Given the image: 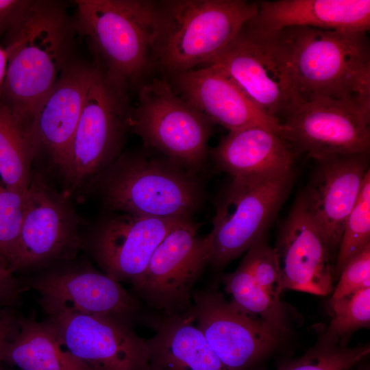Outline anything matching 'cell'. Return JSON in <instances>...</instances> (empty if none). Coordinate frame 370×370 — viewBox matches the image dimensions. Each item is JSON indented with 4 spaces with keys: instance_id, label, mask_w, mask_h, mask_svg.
Returning a JSON list of instances; mask_svg holds the SVG:
<instances>
[{
    "instance_id": "1",
    "label": "cell",
    "mask_w": 370,
    "mask_h": 370,
    "mask_svg": "<svg viewBox=\"0 0 370 370\" xmlns=\"http://www.w3.org/2000/svg\"><path fill=\"white\" fill-rule=\"evenodd\" d=\"M367 33L293 26L257 38L282 67L299 100L328 97L370 109Z\"/></svg>"
},
{
    "instance_id": "2",
    "label": "cell",
    "mask_w": 370,
    "mask_h": 370,
    "mask_svg": "<svg viewBox=\"0 0 370 370\" xmlns=\"http://www.w3.org/2000/svg\"><path fill=\"white\" fill-rule=\"evenodd\" d=\"M76 33L63 3L34 1L5 34L8 59L0 103L27 132L37 108L73 60Z\"/></svg>"
},
{
    "instance_id": "3",
    "label": "cell",
    "mask_w": 370,
    "mask_h": 370,
    "mask_svg": "<svg viewBox=\"0 0 370 370\" xmlns=\"http://www.w3.org/2000/svg\"><path fill=\"white\" fill-rule=\"evenodd\" d=\"M245 0H169L158 3L153 58L177 75L207 64L258 12Z\"/></svg>"
},
{
    "instance_id": "4",
    "label": "cell",
    "mask_w": 370,
    "mask_h": 370,
    "mask_svg": "<svg viewBox=\"0 0 370 370\" xmlns=\"http://www.w3.org/2000/svg\"><path fill=\"white\" fill-rule=\"evenodd\" d=\"M195 173L166 156L121 153L96 180L103 202L116 212L188 219L204 198Z\"/></svg>"
},
{
    "instance_id": "5",
    "label": "cell",
    "mask_w": 370,
    "mask_h": 370,
    "mask_svg": "<svg viewBox=\"0 0 370 370\" xmlns=\"http://www.w3.org/2000/svg\"><path fill=\"white\" fill-rule=\"evenodd\" d=\"M77 33L86 36L99 64L127 89L140 82L153 58L158 3L147 0H77Z\"/></svg>"
},
{
    "instance_id": "6",
    "label": "cell",
    "mask_w": 370,
    "mask_h": 370,
    "mask_svg": "<svg viewBox=\"0 0 370 370\" xmlns=\"http://www.w3.org/2000/svg\"><path fill=\"white\" fill-rule=\"evenodd\" d=\"M127 88L94 64L67 160L61 172L73 190L96 179L121 153L130 129Z\"/></svg>"
},
{
    "instance_id": "7",
    "label": "cell",
    "mask_w": 370,
    "mask_h": 370,
    "mask_svg": "<svg viewBox=\"0 0 370 370\" xmlns=\"http://www.w3.org/2000/svg\"><path fill=\"white\" fill-rule=\"evenodd\" d=\"M291 180L292 173L232 177L218 201L212 228L204 237L208 264L220 269L264 236Z\"/></svg>"
},
{
    "instance_id": "8",
    "label": "cell",
    "mask_w": 370,
    "mask_h": 370,
    "mask_svg": "<svg viewBox=\"0 0 370 370\" xmlns=\"http://www.w3.org/2000/svg\"><path fill=\"white\" fill-rule=\"evenodd\" d=\"M213 123L164 79L143 85L129 127L145 146L196 172L204 164Z\"/></svg>"
},
{
    "instance_id": "9",
    "label": "cell",
    "mask_w": 370,
    "mask_h": 370,
    "mask_svg": "<svg viewBox=\"0 0 370 370\" xmlns=\"http://www.w3.org/2000/svg\"><path fill=\"white\" fill-rule=\"evenodd\" d=\"M81 221L67 195L33 173L20 236L9 271H36L73 260L85 246Z\"/></svg>"
},
{
    "instance_id": "10",
    "label": "cell",
    "mask_w": 370,
    "mask_h": 370,
    "mask_svg": "<svg viewBox=\"0 0 370 370\" xmlns=\"http://www.w3.org/2000/svg\"><path fill=\"white\" fill-rule=\"evenodd\" d=\"M199 226L190 218L177 223L131 284L134 295L162 317L192 311L194 287L208 261L204 237L198 235Z\"/></svg>"
},
{
    "instance_id": "11",
    "label": "cell",
    "mask_w": 370,
    "mask_h": 370,
    "mask_svg": "<svg viewBox=\"0 0 370 370\" xmlns=\"http://www.w3.org/2000/svg\"><path fill=\"white\" fill-rule=\"evenodd\" d=\"M69 262L42 269L22 280L26 290L39 294L41 307L64 306L80 312L112 317L131 326L139 320L153 325L157 318L146 316L142 301L121 282L89 264Z\"/></svg>"
},
{
    "instance_id": "12",
    "label": "cell",
    "mask_w": 370,
    "mask_h": 370,
    "mask_svg": "<svg viewBox=\"0 0 370 370\" xmlns=\"http://www.w3.org/2000/svg\"><path fill=\"white\" fill-rule=\"evenodd\" d=\"M42 308L62 345L92 370H147L146 340L131 325L64 306Z\"/></svg>"
},
{
    "instance_id": "13",
    "label": "cell",
    "mask_w": 370,
    "mask_h": 370,
    "mask_svg": "<svg viewBox=\"0 0 370 370\" xmlns=\"http://www.w3.org/2000/svg\"><path fill=\"white\" fill-rule=\"evenodd\" d=\"M370 109L356 103L319 97L299 100L284 116L282 138L317 161L369 153Z\"/></svg>"
},
{
    "instance_id": "14",
    "label": "cell",
    "mask_w": 370,
    "mask_h": 370,
    "mask_svg": "<svg viewBox=\"0 0 370 370\" xmlns=\"http://www.w3.org/2000/svg\"><path fill=\"white\" fill-rule=\"evenodd\" d=\"M192 314L225 370H249L283 338L215 290H194Z\"/></svg>"
},
{
    "instance_id": "15",
    "label": "cell",
    "mask_w": 370,
    "mask_h": 370,
    "mask_svg": "<svg viewBox=\"0 0 370 370\" xmlns=\"http://www.w3.org/2000/svg\"><path fill=\"white\" fill-rule=\"evenodd\" d=\"M184 219L116 212L97 225L85 246L103 273L132 284L160 243Z\"/></svg>"
},
{
    "instance_id": "16",
    "label": "cell",
    "mask_w": 370,
    "mask_h": 370,
    "mask_svg": "<svg viewBox=\"0 0 370 370\" xmlns=\"http://www.w3.org/2000/svg\"><path fill=\"white\" fill-rule=\"evenodd\" d=\"M94 64L74 59L37 108L27 134L36 159L45 156L62 172L89 86Z\"/></svg>"
},
{
    "instance_id": "17",
    "label": "cell",
    "mask_w": 370,
    "mask_h": 370,
    "mask_svg": "<svg viewBox=\"0 0 370 370\" xmlns=\"http://www.w3.org/2000/svg\"><path fill=\"white\" fill-rule=\"evenodd\" d=\"M317 162L300 196L331 254L338 248L346 220L369 170L368 153L334 156Z\"/></svg>"
},
{
    "instance_id": "18",
    "label": "cell",
    "mask_w": 370,
    "mask_h": 370,
    "mask_svg": "<svg viewBox=\"0 0 370 370\" xmlns=\"http://www.w3.org/2000/svg\"><path fill=\"white\" fill-rule=\"evenodd\" d=\"M206 65L223 71L256 106L275 118L284 116L299 100L285 71L264 42L243 28Z\"/></svg>"
},
{
    "instance_id": "19",
    "label": "cell",
    "mask_w": 370,
    "mask_h": 370,
    "mask_svg": "<svg viewBox=\"0 0 370 370\" xmlns=\"http://www.w3.org/2000/svg\"><path fill=\"white\" fill-rule=\"evenodd\" d=\"M282 288L325 296L332 289L330 251L299 196L274 248Z\"/></svg>"
},
{
    "instance_id": "20",
    "label": "cell",
    "mask_w": 370,
    "mask_h": 370,
    "mask_svg": "<svg viewBox=\"0 0 370 370\" xmlns=\"http://www.w3.org/2000/svg\"><path fill=\"white\" fill-rule=\"evenodd\" d=\"M174 79L176 93L213 123L229 131L262 126L282 136L280 119L262 110L219 67L193 69L175 75Z\"/></svg>"
},
{
    "instance_id": "21",
    "label": "cell",
    "mask_w": 370,
    "mask_h": 370,
    "mask_svg": "<svg viewBox=\"0 0 370 370\" xmlns=\"http://www.w3.org/2000/svg\"><path fill=\"white\" fill-rule=\"evenodd\" d=\"M293 26L367 32L370 28V1H262L259 3L257 14L243 29L256 38H266Z\"/></svg>"
},
{
    "instance_id": "22",
    "label": "cell",
    "mask_w": 370,
    "mask_h": 370,
    "mask_svg": "<svg viewBox=\"0 0 370 370\" xmlns=\"http://www.w3.org/2000/svg\"><path fill=\"white\" fill-rule=\"evenodd\" d=\"M210 153L217 166L232 177L290 173L294 161L286 141L262 126L229 131Z\"/></svg>"
},
{
    "instance_id": "23",
    "label": "cell",
    "mask_w": 370,
    "mask_h": 370,
    "mask_svg": "<svg viewBox=\"0 0 370 370\" xmlns=\"http://www.w3.org/2000/svg\"><path fill=\"white\" fill-rule=\"evenodd\" d=\"M146 340L147 370H225L194 321L192 311L162 317Z\"/></svg>"
},
{
    "instance_id": "24",
    "label": "cell",
    "mask_w": 370,
    "mask_h": 370,
    "mask_svg": "<svg viewBox=\"0 0 370 370\" xmlns=\"http://www.w3.org/2000/svg\"><path fill=\"white\" fill-rule=\"evenodd\" d=\"M4 362L19 370H92L62 345L46 320L39 321L34 317L21 316Z\"/></svg>"
},
{
    "instance_id": "25",
    "label": "cell",
    "mask_w": 370,
    "mask_h": 370,
    "mask_svg": "<svg viewBox=\"0 0 370 370\" xmlns=\"http://www.w3.org/2000/svg\"><path fill=\"white\" fill-rule=\"evenodd\" d=\"M35 160L25 129L0 103V177L3 185L9 190L25 193Z\"/></svg>"
},
{
    "instance_id": "26",
    "label": "cell",
    "mask_w": 370,
    "mask_h": 370,
    "mask_svg": "<svg viewBox=\"0 0 370 370\" xmlns=\"http://www.w3.org/2000/svg\"><path fill=\"white\" fill-rule=\"evenodd\" d=\"M226 292L238 307L259 318L283 337L289 330L285 304L277 301L255 281L247 258L222 278Z\"/></svg>"
},
{
    "instance_id": "27",
    "label": "cell",
    "mask_w": 370,
    "mask_h": 370,
    "mask_svg": "<svg viewBox=\"0 0 370 370\" xmlns=\"http://www.w3.org/2000/svg\"><path fill=\"white\" fill-rule=\"evenodd\" d=\"M370 244V170L346 220L332 274L339 275L346 263Z\"/></svg>"
},
{
    "instance_id": "28",
    "label": "cell",
    "mask_w": 370,
    "mask_h": 370,
    "mask_svg": "<svg viewBox=\"0 0 370 370\" xmlns=\"http://www.w3.org/2000/svg\"><path fill=\"white\" fill-rule=\"evenodd\" d=\"M332 319L320 341L337 344L342 337L370 325V287L330 300Z\"/></svg>"
},
{
    "instance_id": "29",
    "label": "cell",
    "mask_w": 370,
    "mask_h": 370,
    "mask_svg": "<svg viewBox=\"0 0 370 370\" xmlns=\"http://www.w3.org/2000/svg\"><path fill=\"white\" fill-rule=\"evenodd\" d=\"M369 353V345L347 347L319 341L301 356L275 370H350Z\"/></svg>"
},
{
    "instance_id": "30",
    "label": "cell",
    "mask_w": 370,
    "mask_h": 370,
    "mask_svg": "<svg viewBox=\"0 0 370 370\" xmlns=\"http://www.w3.org/2000/svg\"><path fill=\"white\" fill-rule=\"evenodd\" d=\"M26 194L0 184V266L8 271L20 236Z\"/></svg>"
},
{
    "instance_id": "31",
    "label": "cell",
    "mask_w": 370,
    "mask_h": 370,
    "mask_svg": "<svg viewBox=\"0 0 370 370\" xmlns=\"http://www.w3.org/2000/svg\"><path fill=\"white\" fill-rule=\"evenodd\" d=\"M247 258L255 281L272 299H280L283 291L282 278L275 250L261 237L247 251Z\"/></svg>"
},
{
    "instance_id": "32",
    "label": "cell",
    "mask_w": 370,
    "mask_h": 370,
    "mask_svg": "<svg viewBox=\"0 0 370 370\" xmlns=\"http://www.w3.org/2000/svg\"><path fill=\"white\" fill-rule=\"evenodd\" d=\"M338 276L332 298L370 287V244L346 263Z\"/></svg>"
},
{
    "instance_id": "33",
    "label": "cell",
    "mask_w": 370,
    "mask_h": 370,
    "mask_svg": "<svg viewBox=\"0 0 370 370\" xmlns=\"http://www.w3.org/2000/svg\"><path fill=\"white\" fill-rule=\"evenodd\" d=\"M25 290L22 280L0 266V309L18 306Z\"/></svg>"
},
{
    "instance_id": "34",
    "label": "cell",
    "mask_w": 370,
    "mask_h": 370,
    "mask_svg": "<svg viewBox=\"0 0 370 370\" xmlns=\"http://www.w3.org/2000/svg\"><path fill=\"white\" fill-rule=\"evenodd\" d=\"M33 1L32 0H0L1 36L18 23Z\"/></svg>"
},
{
    "instance_id": "35",
    "label": "cell",
    "mask_w": 370,
    "mask_h": 370,
    "mask_svg": "<svg viewBox=\"0 0 370 370\" xmlns=\"http://www.w3.org/2000/svg\"><path fill=\"white\" fill-rule=\"evenodd\" d=\"M21 315L15 308L0 309V370L8 344L16 334Z\"/></svg>"
},
{
    "instance_id": "36",
    "label": "cell",
    "mask_w": 370,
    "mask_h": 370,
    "mask_svg": "<svg viewBox=\"0 0 370 370\" xmlns=\"http://www.w3.org/2000/svg\"><path fill=\"white\" fill-rule=\"evenodd\" d=\"M8 52L3 45H0V89L3 84L7 66H8Z\"/></svg>"
},
{
    "instance_id": "37",
    "label": "cell",
    "mask_w": 370,
    "mask_h": 370,
    "mask_svg": "<svg viewBox=\"0 0 370 370\" xmlns=\"http://www.w3.org/2000/svg\"><path fill=\"white\" fill-rule=\"evenodd\" d=\"M354 370H369V366L361 367Z\"/></svg>"
},
{
    "instance_id": "38",
    "label": "cell",
    "mask_w": 370,
    "mask_h": 370,
    "mask_svg": "<svg viewBox=\"0 0 370 370\" xmlns=\"http://www.w3.org/2000/svg\"><path fill=\"white\" fill-rule=\"evenodd\" d=\"M1 370H12V369H4L3 367L1 369Z\"/></svg>"
},
{
    "instance_id": "39",
    "label": "cell",
    "mask_w": 370,
    "mask_h": 370,
    "mask_svg": "<svg viewBox=\"0 0 370 370\" xmlns=\"http://www.w3.org/2000/svg\"></svg>"
}]
</instances>
